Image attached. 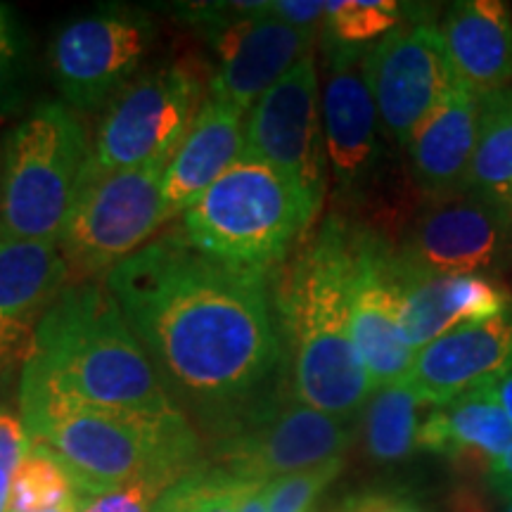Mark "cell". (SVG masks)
Here are the masks:
<instances>
[{"label":"cell","mask_w":512,"mask_h":512,"mask_svg":"<svg viewBox=\"0 0 512 512\" xmlns=\"http://www.w3.org/2000/svg\"><path fill=\"white\" fill-rule=\"evenodd\" d=\"M316 216L280 171L242 155L185 211L181 233L211 259L266 278Z\"/></svg>","instance_id":"5"},{"label":"cell","mask_w":512,"mask_h":512,"mask_svg":"<svg viewBox=\"0 0 512 512\" xmlns=\"http://www.w3.org/2000/svg\"><path fill=\"white\" fill-rule=\"evenodd\" d=\"M422 406L425 403L406 380L375 389L363 418V441L375 463H399L418 451Z\"/></svg>","instance_id":"24"},{"label":"cell","mask_w":512,"mask_h":512,"mask_svg":"<svg viewBox=\"0 0 512 512\" xmlns=\"http://www.w3.org/2000/svg\"><path fill=\"white\" fill-rule=\"evenodd\" d=\"M503 512H512V503H508V508H505Z\"/></svg>","instance_id":"43"},{"label":"cell","mask_w":512,"mask_h":512,"mask_svg":"<svg viewBox=\"0 0 512 512\" xmlns=\"http://www.w3.org/2000/svg\"><path fill=\"white\" fill-rule=\"evenodd\" d=\"M268 15L283 19L297 29L318 31V24H325V3H318V0H275V3H268Z\"/></svg>","instance_id":"34"},{"label":"cell","mask_w":512,"mask_h":512,"mask_svg":"<svg viewBox=\"0 0 512 512\" xmlns=\"http://www.w3.org/2000/svg\"><path fill=\"white\" fill-rule=\"evenodd\" d=\"M344 467V458L273 479L266 486L268 512H313L318 496L335 482Z\"/></svg>","instance_id":"29"},{"label":"cell","mask_w":512,"mask_h":512,"mask_svg":"<svg viewBox=\"0 0 512 512\" xmlns=\"http://www.w3.org/2000/svg\"><path fill=\"white\" fill-rule=\"evenodd\" d=\"M29 448L31 439L24 420L8 406H0V470L15 472Z\"/></svg>","instance_id":"32"},{"label":"cell","mask_w":512,"mask_h":512,"mask_svg":"<svg viewBox=\"0 0 512 512\" xmlns=\"http://www.w3.org/2000/svg\"><path fill=\"white\" fill-rule=\"evenodd\" d=\"M330 512H430L399 491H358L342 498Z\"/></svg>","instance_id":"31"},{"label":"cell","mask_w":512,"mask_h":512,"mask_svg":"<svg viewBox=\"0 0 512 512\" xmlns=\"http://www.w3.org/2000/svg\"><path fill=\"white\" fill-rule=\"evenodd\" d=\"M245 155L280 171L320 211L328 176L316 57L309 53L249 112Z\"/></svg>","instance_id":"12"},{"label":"cell","mask_w":512,"mask_h":512,"mask_svg":"<svg viewBox=\"0 0 512 512\" xmlns=\"http://www.w3.org/2000/svg\"><path fill=\"white\" fill-rule=\"evenodd\" d=\"M448 306L458 325L484 323V320L510 311L512 294L498 278L482 273L451 275L446 278Z\"/></svg>","instance_id":"28"},{"label":"cell","mask_w":512,"mask_h":512,"mask_svg":"<svg viewBox=\"0 0 512 512\" xmlns=\"http://www.w3.org/2000/svg\"><path fill=\"white\" fill-rule=\"evenodd\" d=\"M155 43V24L138 10L102 8L72 19L50 43V72L74 110L110 105L136 79Z\"/></svg>","instance_id":"11"},{"label":"cell","mask_w":512,"mask_h":512,"mask_svg":"<svg viewBox=\"0 0 512 512\" xmlns=\"http://www.w3.org/2000/svg\"><path fill=\"white\" fill-rule=\"evenodd\" d=\"M448 512H494L491 505V486L477 484L475 479H465L456 484L446 498Z\"/></svg>","instance_id":"35"},{"label":"cell","mask_w":512,"mask_h":512,"mask_svg":"<svg viewBox=\"0 0 512 512\" xmlns=\"http://www.w3.org/2000/svg\"><path fill=\"white\" fill-rule=\"evenodd\" d=\"M358 228L332 214L278 280L280 330L292 363V396L320 413L351 420L373 384L351 332Z\"/></svg>","instance_id":"2"},{"label":"cell","mask_w":512,"mask_h":512,"mask_svg":"<svg viewBox=\"0 0 512 512\" xmlns=\"http://www.w3.org/2000/svg\"><path fill=\"white\" fill-rule=\"evenodd\" d=\"M185 17L216 55L209 98L245 114L264 93L313 53L318 31L297 29L268 15V3L188 5Z\"/></svg>","instance_id":"8"},{"label":"cell","mask_w":512,"mask_h":512,"mask_svg":"<svg viewBox=\"0 0 512 512\" xmlns=\"http://www.w3.org/2000/svg\"><path fill=\"white\" fill-rule=\"evenodd\" d=\"M245 114L221 100H204L195 124L164 171V202L169 219L188 211L238 159L245 155Z\"/></svg>","instance_id":"22"},{"label":"cell","mask_w":512,"mask_h":512,"mask_svg":"<svg viewBox=\"0 0 512 512\" xmlns=\"http://www.w3.org/2000/svg\"><path fill=\"white\" fill-rule=\"evenodd\" d=\"M107 287L159 373L197 403L235 408L278 366L264 278L211 259L181 228L128 256Z\"/></svg>","instance_id":"1"},{"label":"cell","mask_w":512,"mask_h":512,"mask_svg":"<svg viewBox=\"0 0 512 512\" xmlns=\"http://www.w3.org/2000/svg\"><path fill=\"white\" fill-rule=\"evenodd\" d=\"M498 477H512V446L503 453L501 458L494 460V465H491L489 470V477L486 479H498Z\"/></svg>","instance_id":"39"},{"label":"cell","mask_w":512,"mask_h":512,"mask_svg":"<svg viewBox=\"0 0 512 512\" xmlns=\"http://www.w3.org/2000/svg\"><path fill=\"white\" fill-rule=\"evenodd\" d=\"M349 422L292 394L259 399L226 427L216 444V467L242 482H273L311 470L344 458L354 439Z\"/></svg>","instance_id":"10"},{"label":"cell","mask_w":512,"mask_h":512,"mask_svg":"<svg viewBox=\"0 0 512 512\" xmlns=\"http://www.w3.org/2000/svg\"><path fill=\"white\" fill-rule=\"evenodd\" d=\"M81 496L69 470L46 446L31 444L29 453L12 472L8 512H46Z\"/></svg>","instance_id":"25"},{"label":"cell","mask_w":512,"mask_h":512,"mask_svg":"<svg viewBox=\"0 0 512 512\" xmlns=\"http://www.w3.org/2000/svg\"><path fill=\"white\" fill-rule=\"evenodd\" d=\"M266 486L268 482H242L238 512H268Z\"/></svg>","instance_id":"37"},{"label":"cell","mask_w":512,"mask_h":512,"mask_svg":"<svg viewBox=\"0 0 512 512\" xmlns=\"http://www.w3.org/2000/svg\"><path fill=\"white\" fill-rule=\"evenodd\" d=\"M91 150L72 110L41 102L0 157V240L60 242Z\"/></svg>","instance_id":"6"},{"label":"cell","mask_w":512,"mask_h":512,"mask_svg":"<svg viewBox=\"0 0 512 512\" xmlns=\"http://www.w3.org/2000/svg\"><path fill=\"white\" fill-rule=\"evenodd\" d=\"M202 105V79L190 64L140 74L107 105L91 159L102 169H166Z\"/></svg>","instance_id":"9"},{"label":"cell","mask_w":512,"mask_h":512,"mask_svg":"<svg viewBox=\"0 0 512 512\" xmlns=\"http://www.w3.org/2000/svg\"><path fill=\"white\" fill-rule=\"evenodd\" d=\"M83 498H86V496H76L74 501L64 503V505H60V508H55V510H46V512H79Z\"/></svg>","instance_id":"42"},{"label":"cell","mask_w":512,"mask_h":512,"mask_svg":"<svg viewBox=\"0 0 512 512\" xmlns=\"http://www.w3.org/2000/svg\"><path fill=\"white\" fill-rule=\"evenodd\" d=\"M22 382L98 406L178 411L143 342L100 280L72 283L57 294L34 335Z\"/></svg>","instance_id":"3"},{"label":"cell","mask_w":512,"mask_h":512,"mask_svg":"<svg viewBox=\"0 0 512 512\" xmlns=\"http://www.w3.org/2000/svg\"><path fill=\"white\" fill-rule=\"evenodd\" d=\"M19 408L31 444L53 451L86 498L155 472L188 475L200 467V439L181 411L98 406L24 382L19 384Z\"/></svg>","instance_id":"4"},{"label":"cell","mask_w":512,"mask_h":512,"mask_svg":"<svg viewBox=\"0 0 512 512\" xmlns=\"http://www.w3.org/2000/svg\"><path fill=\"white\" fill-rule=\"evenodd\" d=\"M10 484H12V472L0 470V512H8L10 508Z\"/></svg>","instance_id":"41"},{"label":"cell","mask_w":512,"mask_h":512,"mask_svg":"<svg viewBox=\"0 0 512 512\" xmlns=\"http://www.w3.org/2000/svg\"><path fill=\"white\" fill-rule=\"evenodd\" d=\"M368 86L389 138L406 150L422 121L458 86L439 24L408 19L368 48Z\"/></svg>","instance_id":"13"},{"label":"cell","mask_w":512,"mask_h":512,"mask_svg":"<svg viewBox=\"0 0 512 512\" xmlns=\"http://www.w3.org/2000/svg\"><path fill=\"white\" fill-rule=\"evenodd\" d=\"M164 166L102 169L88 159L67 226L57 245L76 283L110 275L140 252L169 221L164 202Z\"/></svg>","instance_id":"7"},{"label":"cell","mask_w":512,"mask_h":512,"mask_svg":"<svg viewBox=\"0 0 512 512\" xmlns=\"http://www.w3.org/2000/svg\"><path fill=\"white\" fill-rule=\"evenodd\" d=\"M181 477H185L181 472H155L140 477L107 494L83 498L79 512H152L166 489H171Z\"/></svg>","instance_id":"30"},{"label":"cell","mask_w":512,"mask_h":512,"mask_svg":"<svg viewBox=\"0 0 512 512\" xmlns=\"http://www.w3.org/2000/svg\"><path fill=\"white\" fill-rule=\"evenodd\" d=\"M486 484L491 486V491L505 503H512V477H498V479H486Z\"/></svg>","instance_id":"40"},{"label":"cell","mask_w":512,"mask_h":512,"mask_svg":"<svg viewBox=\"0 0 512 512\" xmlns=\"http://www.w3.org/2000/svg\"><path fill=\"white\" fill-rule=\"evenodd\" d=\"M470 190L512 228V91L479 98V136Z\"/></svg>","instance_id":"23"},{"label":"cell","mask_w":512,"mask_h":512,"mask_svg":"<svg viewBox=\"0 0 512 512\" xmlns=\"http://www.w3.org/2000/svg\"><path fill=\"white\" fill-rule=\"evenodd\" d=\"M242 479L221 467H195L166 489L152 512H238Z\"/></svg>","instance_id":"27"},{"label":"cell","mask_w":512,"mask_h":512,"mask_svg":"<svg viewBox=\"0 0 512 512\" xmlns=\"http://www.w3.org/2000/svg\"><path fill=\"white\" fill-rule=\"evenodd\" d=\"M458 83L477 98L505 91L512 81V17L498 0L453 3L439 22Z\"/></svg>","instance_id":"20"},{"label":"cell","mask_w":512,"mask_h":512,"mask_svg":"<svg viewBox=\"0 0 512 512\" xmlns=\"http://www.w3.org/2000/svg\"><path fill=\"white\" fill-rule=\"evenodd\" d=\"M479 136V98L458 83L446 100L415 128L406 152L411 178L422 197L470 190Z\"/></svg>","instance_id":"19"},{"label":"cell","mask_w":512,"mask_h":512,"mask_svg":"<svg viewBox=\"0 0 512 512\" xmlns=\"http://www.w3.org/2000/svg\"><path fill=\"white\" fill-rule=\"evenodd\" d=\"M22 55V41H19V31L12 22L8 8L0 5V60L3 57Z\"/></svg>","instance_id":"36"},{"label":"cell","mask_w":512,"mask_h":512,"mask_svg":"<svg viewBox=\"0 0 512 512\" xmlns=\"http://www.w3.org/2000/svg\"><path fill=\"white\" fill-rule=\"evenodd\" d=\"M510 446L512 422L486 387L430 408L420 422L418 448L446 456L465 479L489 477L494 460Z\"/></svg>","instance_id":"21"},{"label":"cell","mask_w":512,"mask_h":512,"mask_svg":"<svg viewBox=\"0 0 512 512\" xmlns=\"http://www.w3.org/2000/svg\"><path fill=\"white\" fill-rule=\"evenodd\" d=\"M512 228L472 190L422 197L411 223L392 247L396 264L413 275L451 278L494 268Z\"/></svg>","instance_id":"14"},{"label":"cell","mask_w":512,"mask_h":512,"mask_svg":"<svg viewBox=\"0 0 512 512\" xmlns=\"http://www.w3.org/2000/svg\"><path fill=\"white\" fill-rule=\"evenodd\" d=\"M358 228L356 275L351 287V332L373 389L406 380L415 351L401 328V283L387 242Z\"/></svg>","instance_id":"16"},{"label":"cell","mask_w":512,"mask_h":512,"mask_svg":"<svg viewBox=\"0 0 512 512\" xmlns=\"http://www.w3.org/2000/svg\"><path fill=\"white\" fill-rule=\"evenodd\" d=\"M27 98V64L22 55L0 60V114H15Z\"/></svg>","instance_id":"33"},{"label":"cell","mask_w":512,"mask_h":512,"mask_svg":"<svg viewBox=\"0 0 512 512\" xmlns=\"http://www.w3.org/2000/svg\"><path fill=\"white\" fill-rule=\"evenodd\" d=\"M67 280L57 242L0 240V368L27 363L38 325Z\"/></svg>","instance_id":"18"},{"label":"cell","mask_w":512,"mask_h":512,"mask_svg":"<svg viewBox=\"0 0 512 512\" xmlns=\"http://www.w3.org/2000/svg\"><path fill=\"white\" fill-rule=\"evenodd\" d=\"M325 88H323V133L328 164L339 190L356 195L373 181V171L382 157L377 140V107L368 86V48L342 46L323 38Z\"/></svg>","instance_id":"15"},{"label":"cell","mask_w":512,"mask_h":512,"mask_svg":"<svg viewBox=\"0 0 512 512\" xmlns=\"http://www.w3.org/2000/svg\"><path fill=\"white\" fill-rule=\"evenodd\" d=\"M403 10L392 0H337L325 3L323 34L342 46L366 48L401 24Z\"/></svg>","instance_id":"26"},{"label":"cell","mask_w":512,"mask_h":512,"mask_svg":"<svg viewBox=\"0 0 512 512\" xmlns=\"http://www.w3.org/2000/svg\"><path fill=\"white\" fill-rule=\"evenodd\" d=\"M512 368V311L467 323L415 354L406 382L427 408H439L467 392L489 387Z\"/></svg>","instance_id":"17"},{"label":"cell","mask_w":512,"mask_h":512,"mask_svg":"<svg viewBox=\"0 0 512 512\" xmlns=\"http://www.w3.org/2000/svg\"><path fill=\"white\" fill-rule=\"evenodd\" d=\"M486 392L494 396L498 406L503 408V413L508 415V420L512 422V368L508 373H503L498 377L496 382H491L489 387H486Z\"/></svg>","instance_id":"38"}]
</instances>
